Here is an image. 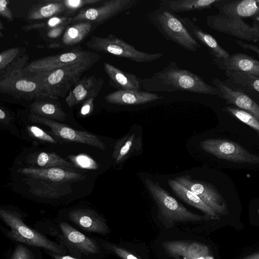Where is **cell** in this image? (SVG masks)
<instances>
[{
	"instance_id": "17",
	"label": "cell",
	"mask_w": 259,
	"mask_h": 259,
	"mask_svg": "<svg viewBox=\"0 0 259 259\" xmlns=\"http://www.w3.org/2000/svg\"><path fill=\"white\" fill-rule=\"evenodd\" d=\"M165 252L175 259H214L209 247L199 242L172 240L163 242Z\"/></svg>"
},
{
	"instance_id": "24",
	"label": "cell",
	"mask_w": 259,
	"mask_h": 259,
	"mask_svg": "<svg viewBox=\"0 0 259 259\" xmlns=\"http://www.w3.org/2000/svg\"><path fill=\"white\" fill-rule=\"evenodd\" d=\"M105 72L110 80V83L117 90L140 91L142 84L139 77L133 73L122 71L107 62L103 63Z\"/></svg>"
},
{
	"instance_id": "51",
	"label": "cell",
	"mask_w": 259,
	"mask_h": 259,
	"mask_svg": "<svg viewBox=\"0 0 259 259\" xmlns=\"http://www.w3.org/2000/svg\"><path fill=\"white\" fill-rule=\"evenodd\" d=\"M0 28L1 30H2L3 28H4V27H3V23L1 21L0 22Z\"/></svg>"
},
{
	"instance_id": "18",
	"label": "cell",
	"mask_w": 259,
	"mask_h": 259,
	"mask_svg": "<svg viewBox=\"0 0 259 259\" xmlns=\"http://www.w3.org/2000/svg\"><path fill=\"white\" fill-rule=\"evenodd\" d=\"M68 220L84 232L105 235L110 229L105 219L90 208H75L69 211Z\"/></svg>"
},
{
	"instance_id": "13",
	"label": "cell",
	"mask_w": 259,
	"mask_h": 259,
	"mask_svg": "<svg viewBox=\"0 0 259 259\" xmlns=\"http://www.w3.org/2000/svg\"><path fill=\"white\" fill-rule=\"evenodd\" d=\"M139 0H109L97 7L83 9L73 17L71 23L90 21L96 26L102 24L122 12L139 4Z\"/></svg>"
},
{
	"instance_id": "40",
	"label": "cell",
	"mask_w": 259,
	"mask_h": 259,
	"mask_svg": "<svg viewBox=\"0 0 259 259\" xmlns=\"http://www.w3.org/2000/svg\"><path fill=\"white\" fill-rule=\"evenodd\" d=\"M103 0H64L66 7V13H70L85 6L103 2Z\"/></svg>"
},
{
	"instance_id": "42",
	"label": "cell",
	"mask_w": 259,
	"mask_h": 259,
	"mask_svg": "<svg viewBox=\"0 0 259 259\" xmlns=\"http://www.w3.org/2000/svg\"><path fill=\"white\" fill-rule=\"evenodd\" d=\"M9 1L0 0V14L9 21L13 20V14L8 7Z\"/></svg>"
},
{
	"instance_id": "10",
	"label": "cell",
	"mask_w": 259,
	"mask_h": 259,
	"mask_svg": "<svg viewBox=\"0 0 259 259\" xmlns=\"http://www.w3.org/2000/svg\"><path fill=\"white\" fill-rule=\"evenodd\" d=\"M0 92L26 100H55L43 91L37 82L24 75L22 70L0 79Z\"/></svg>"
},
{
	"instance_id": "1",
	"label": "cell",
	"mask_w": 259,
	"mask_h": 259,
	"mask_svg": "<svg viewBox=\"0 0 259 259\" xmlns=\"http://www.w3.org/2000/svg\"><path fill=\"white\" fill-rule=\"evenodd\" d=\"M17 172L25 176L30 192L47 198H58L70 194L72 192L70 184L85 178L72 168L62 167H23Z\"/></svg>"
},
{
	"instance_id": "7",
	"label": "cell",
	"mask_w": 259,
	"mask_h": 259,
	"mask_svg": "<svg viewBox=\"0 0 259 259\" xmlns=\"http://www.w3.org/2000/svg\"><path fill=\"white\" fill-rule=\"evenodd\" d=\"M58 242L67 250L68 255L77 259H99L102 248L97 239L86 236L66 222L58 224Z\"/></svg>"
},
{
	"instance_id": "22",
	"label": "cell",
	"mask_w": 259,
	"mask_h": 259,
	"mask_svg": "<svg viewBox=\"0 0 259 259\" xmlns=\"http://www.w3.org/2000/svg\"><path fill=\"white\" fill-rule=\"evenodd\" d=\"M212 61L225 71H240L259 76V61L242 53L233 54L226 58L212 59Z\"/></svg>"
},
{
	"instance_id": "3",
	"label": "cell",
	"mask_w": 259,
	"mask_h": 259,
	"mask_svg": "<svg viewBox=\"0 0 259 259\" xmlns=\"http://www.w3.org/2000/svg\"><path fill=\"white\" fill-rule=\"evenodd\" d=\"M100 59L80 62L44 73H23L37 82L46 94L57 100L59 97H65L80 79L82 73Z\"/></svg>"
},
{
	"instance_id": "34",
	"label": "cell",
	"mask_w": 259,
	"mask_h": 259,
	"mask_svg": "<svg viewBox=\"0 0 259 259\" xmlns=\"http://www.w3.org/2000/svg\"><path fill=\"white\" fill-rule=\"evenodd\" d=\"M26 48L14 47L2 52L0 54V71L4 70L19 57L24 54Z\"/></svg>"
},
{
	"instance_id": "25",
	"label": "cell",
	"mask_w": 259,
	"mask_h": 259,
	"mask_svg": "<svg viewBox=\"0 0 259 259\" xmlns=\"http://www.w3.org/2000/svg\"><path fill=\"white\" fill-rule=\"evenodd\" d=\"M156 94L147 91H131L117 90L107 95L104 99L109 103L122 105H139L163 99Z\"/></svg>"
},
{
	"instance_id": "39",
	"label": "cell",
	"mask_w": 259,
	"mask_h": 259,
	"mask_svg": "<svg viewBox=\"0 0 259 259\" xmlns=\"http://www.w3.org/2000/svg\"><path fill=\"white\" fill-rule=\"evenodd\" d=\"M27 130L30 135L40 141L51 144H57L59 142L50 135L36 126H28Z\"/></svg>"
},
{
	"instance_id": "4",
	"label": "cell",
	"mask_w": 259,
	"mask_h": 259,
	"mask_svg": "<svg viewBox=\"0 0 259 259\" xmlns=\"http://www.w3.org/2000/svg\"><path fill=\"white\" fill-rule=\"evenodd\" d=\"M0 217L9 227L8 230L4 228V234L9 238L19 243L41 248L56 254H67V250L62 244L50 240L27 225L21 214L16 211L1 208Z\"/></svg>"
},
{
	"instance_id": "52",
	"label": "cell",
	"mask_w": 259,
	"mask_h": 259,
	"mask_svg": "<svg viewBox=\"0 0 259 259\" xmlns=\"http://www.w3.org/2000/svg\"><path fill=\"white\" fill-rule=\"evenodd\" d=\"M256 24L258 25V26H259V21H255Z\"/></svg>"
},
{
	"instance_id": "8",
	"label": "cell",
	"mask_w": 259,
	"mask_h": 259,
	"mask_svg": "<svg viewBox=\"0 0 259 259\" xmlns=\"http://www.w3.org/2000/svg\"><path fill=\"white\" fill-rule=\"evenodd\" d=\"M85 46L96 52L109 54L137 63L156 61L162 57L161 53H149L137 50L133 45L113 34L106 37L92 35Z\"/></svg>"
},
{
	"instance_id": "50",
	"label": "cell",
	"mask_w": 259,
	"mask_h": 259,
	"mask_svg": "<svg viewBox=\"0 0 259 259\" xmlns=\"http://www.w3.org/2000/svg\"><path fill=\"white\" fill-rule=\"evenodd\" d=\"M253 21H259V13L257 14V15L252 19Z\"/></svg>"
},
{
	"instance_id": "19",
	"label": "cell",
	"mask_w": 259,
	"mask_h": 259,
	"mask_svg": "<svg viewBox=\"0 0 259 259\" xmlns=\"http://www.w3.org/2000/svg\"><path fill=\"white\" fill-rule=\"evenodd\" d=\"M101 77L94 75L84 76L71 88L65 98L67 105L71 108L99 95L104 83Z\"/></svg>"
},
{
	"instance_id": "9",
	"label": "cell",
	"mask_w": 259,
	"mask_h": 259,
	"mask_svg": "<svg viewBox=\"0 0 259 259\" xmlns=\"http://www.w3.org/2000/svg\"><path fill=\"white\" fill-rule=\"evenodd\" d=\"M97 58H101L100 55L97 53L74 49L34 60L26 65L22 72L24 74L44 73L66 65Z\"/></svg>"
},
{
	"instance_id": "47",
	"label": "cell",
	"mask_w": 259,
	"mask_h": 259,
	"mask_svg": "<svg viewBox=\"0 0 259 259\" xmlns=\"http://www.w3.org/2000/svg\"><path fill=\"white\" fill-rule=\"evenodd\" d=\"M48 253L52 256V257L54 258V259H77L68 254L59 255L50 252H48Z\"/></svg>"
},
{
	"instance_id": "14",
	"label": "cell",
	"mask_w": 259,
	"mask_h": 259,
	"mask_svg": "<svg viewBox=\"0 0 259 259\" xmlns=\"http://www.w3.org/2000/svg\"><path fill=\"white\" fill-rule=\"evenodd\" d=\"M28 118L34 123L48 126L51 129L50 133L59 139L88 145L102 150L106 149L105 144L98 137L87 132L75 130L56 120L32 113Z\"/></svg>"
},
{
	"instance_id": "2",
	"label": "cell",
	"mask_w": 259,
	"mask_h": 259,
	"mask_svg": "<svg viewBox=\"0 0 259 259\" xmlns=\"http://www.w3.org/2000/svg\"><path fill=\"white\" fill-rule=\"evenodd\" d=\"M139 80L142 88L147 92L171 93L178 91L218 96L217 89L209 84L199 75L179 67L171 61L161 70L151 76Z\"/></svg>"
},
{
	"instance_id": "28",
	"label": "cell",
	"mask_w": 259,
	"mask_h": 259,
	"mask_svg": "<svg viewBox=\"0 0 259 259\" xmlns=\"http://www.w3.org/2000/svg\"><path fill=\"white\" fill-rule=\"evenodd\" d=\"M66 12L64 0L43 1L31 7L28 12L27 18L32 20H41Z\"/></svg>"
},
{
	"instance_id": "29",
	"label": "cell",
	"mask_w": 259,
	"mask_h": 259,
	"mask_svg": "<svg viewBox=\"0 0 259 259\" xmlns=\"http://www.w3.org/2000/svg\"><path fill=\"white\" fill-rule=\"evenodd\" d=\"M220 0H162L160 6L170 12H187L209 9Z\"/></svg>"
},
{
	"instance_id": "46",
	"label": "cell",
	"mask_w": 259,
	"mask_h": 259,
	"mask_svg": "<svg viewBox=\"0 0 259 259\" xmlns=\"http://www.w3.org/2000/svg\"><path fill=\"white\" fill-rule=\"evenodd\" d=\"M65 29V26H59L51 28L48 33L49 37L54 38L59 36Z\"/></svg>"
},
{
	"instance_id": "16",
	"label": "cell",
	"mask_w": 259,
	"mask_h": 259,
	"mask_svg": "<svg viewBox=\"0 0 259 259\" xmlns=\"http://www.w3.org/2000/svg\"><path fill=\"white\" fill-rule=\"evenodd\" d=\"M211 82L218 90V96L227 104L247 111L259 120V103L257 101L218 78H214Z\"/></svg>"
},
{
	"instance_id": "43",
	"label": "cell",
	"mask_w": 259,
	"mask_h": 259,
	"mask_svg": "<svg viewBox=\"0 0 259 259\" xmlns=\"http://www.w3.org/2000/svg\"><path fill=\"white\" fill-rule=\"evenodd\" d=\"M94 99L90 98L84 101L80 111L81 115L86 116L91 113L93 109Z\"/></svg>"
},
{
	"instance_id": "38",
	"label": "cell",
	"mask_w": 259,
	"mask_h": 259,
	"mask_svg": "<svg viewBox=\"0 0 259 259\" xmlns=\"http://www.w3.org/2000/svg\"><path fill=\"white\" fill-rule=\"evenodd\" d=\"M32 248V246L27 245L18 244L13 252L11 259H36Z\"/></svg>"
},
{
	"instance_id": "23",
	"label": "cell",
	"mask_w": 259,
	"mask_h": 259,
	"mask_svg": "<svg viewBox=\"0 0 259 259\" xmlns=\"http://www.w3.org/2000/svg\"><path fill=\"white\" fill-rule=\"evenodd\" d=\"M224 80L228 85L242 91L256 101L259 100V76L248 73L226 70Z\"/></svg>"
},
{
	"instance_id": "5",
	"label": "cell",
	"mask_w": 259,
	"mask_h": 259,
	"mask_svg": "<svg viewBox=\"0 0 259 259\" xmlns=\"http://www.w3.org/2000/svg\"><path fill=\"white\" fill-rule=\"evenodd\" d=\"M145 183L157 206L158 217L167 228L172 227L179 223L198 222L211 220L205 214H198L187 209L157 182L146 179Z\"/></svg>"
},
{
	"instance_id": "31",
	"label": "cell",
	"mask_w": 259,
	"mask_h": 259,
	"mask_svg": "<svg viewBox=\"0 0 259 259\" xmlns=\"http://www.w3.org/2000/svg\"><path fill=\"white\" fill-rule=\"evenodd\" d=\"M94 24L90 21H81L73 24L65 30L62 37V43L67 46L79 44L94 28Z\"/></svg>"
},
{
	"instance_id": "44",
	"label": "cell",
	"mask_w": 259,
	"mask_h": 259,
	"mask_svg": "<svg viewBox=\"0 0 259 259\" xmlns=\"http://www.w3.org/2000/svg\"><path fill=\"white\" fill-rule=\"evenodd\" d=\"M236 44L243 50L256 53L259 57V47L252 44L244 42L240 40L235 41Z\"/></svg>"
},
{
	"instance_id": "49",
	"label": "cell",
	"mask_w": 259,
	"mask_h": 259,
	"mask_svg": "<svg viewBox=\"0 0 259 259\" xmlns=\"http://www.w3.org/2000/svg\"><path fill=\"white\" fill-rule=\"evenodd\" d=\"M242 259H259V252L250 254Z\"/></svg>"
},
{
	"instance_id": "26",
	"label": "cell",
	"mask_w": 259,
	"mask_h": 259,
	"mask_svg": "<svg viewBox=\"0 0 259 259\" xmlns=\"http://www.w3.org/2000/svg\"><path fill=\"white\" fill-rule=\"evenodd\" d=\"M168 184L170 189L181 200L209 217L211 220H219L220 215L204 202L196 194L192 192L175 180L169 179Z\"/></svg>"
},
{
	"instance_id": "35",
	"label": "cell",
	"mask_w": 259,
	"mask_h": 259,
	"mask_svg": "<svg viewBox=\"0 0 259 259\" xmlns=\"http://www.w3.org/2000/svg\"><path fill=\"white\" fill-rule=\"evenodd\" d=\"M102 249L112 252L121 259H140L130 251L112 242L97 239Z\"/></svg>"
},
{
	"instance_id": "12",
	"label": "cell",
	"mask_w": 259,
	"mask_h": 259,
	"mask_svg": "<svg viewBox=\"0 0 259 259\" xmlns=\"http://www.w3.org/2000/svg\"><path fill=\"white\" fill-rule=\"evenodd\" d=\"M201 148L215 157L238 163H259V157L239 144L221 139H207L200 143Z\"/></svg>"
},
{
	"instance_id": "6",
	"label": "cell",
	"mask_w": 259,
	"mask_h": 259,
	"mask_svg": "<svg viewBox=\"0 0 259 259\" xmlns=\"http://www.w3.org/2000/svg\"><path fill=\"white\" fill-rule=\"evenodd\" d=\"M150 23L167 40L171 41L187 51L196 52L201 48L188 32L177 15L160 7L148 14Z\"/></svg>"
},
{
	"instance_id": "20",
	"label": "cell",
	"mask_w": 259,
	"mask_h": 259,
	"mask_svg": "<svg viewBox=\"0 0 259 259\" xmlns=\"http://www.w3.org/2000/svg\"><path fill=\"white\" fill-rule=\"evenodd\" d=\"M213 6L220 13L233 19H252L259 13V0H220Z\"/></svg>"
},
{
	"instance_id": "27",
	"label": "cell",
	"mask_w": 259,
	"mask_h": 259,
	"mask_svg": "<svg viewBox=\"0 0 259 259\" xmlns=\"http://www.w3.org/2000/svg\"><path fill=\"white\" fill-rule=\"evenodd\" d=\"M142 147L140 137L135 133L127 134L119 139L115 143L112 158L116 164L127 159L133 153L139 152Z\"/></svg>"
},
{
	"instance_id": "33",
	"label": "cell",
	"mask_w": 259,
	"mask_h": 259,
	"mask_svg": "<svg viewBox=\"0 0 259 259\" xmlns=\"http://www.w3.org/2000/svg\"><path fill=\"white\" fill-rule=\"evenodd\" d=\"M224 110L259 133V120L250 113L236 107L226 106Z\"/></svg>"
},
{
	"instance_id": "32",
	"label": "cell",
	"mask_w": 259,
	"mask_h": 259,
	"mask_svg": "<svg viewBox=\"0 0 259 259\" xmlns=\"http://www.w3.org/2000/svg\"><path fill=\"white\" fill-rule=\"evenodd\" d=\"M29 108L31 113L54 120L63 121L66 117L59 103L52 101L36 100Z\"/></svg>"
},
{
	"instance_id": "45",
	"label": "cell",
	"mask_w": 259,
	"mask_h": 259,
	"mask_svg": "<svg viewBox=\"0 0 259 259\" xmlns=\"http://www.w3.org/2000/svg\"><path fill=\"white\" fill-rule=\"evenodd\" d=\"M12 118L7 109L1 106L0 108V122L4 125H8Z\"/></svg>"
},
{
	"instance_id": "36",
	"label": "cell",
	"mask_w": 259,
	"mask_h": 259,
	"mask_svg": "<svg viewBox=\"0 0 259 259\" xmlns=\"http://www.w3.org/2000/svg\"><path fill=\"white\" fill-rule=\"evenodd\" d=\"M68 158L75 166L88 169H97L98 164L90 156L83 154L77 155H69Z\"/></svg>"
},
{
	"instance_id": "41",
	"label": "cell",
	"mask_w": 259,
	"mask_h": 259,
	"mask_svg": "<svg viewBox=\"0 0 259 259\" xmlns=\"http://www.w3.org/2000/svg\"><path fill=\"white\" fill-rule=\"evenodd\" d=\"M72 17L54 16L50 18L47 22V26L51 28L65 26L71 23Z\"/></svg>"
},
{
	"instance_id": "15",
	"label": "cell",
	"mask_w": 259,
	"mask_h": 259,
	"mask_svg": "<svg viewBox=\"0 0 259 259\" xmlns=\"http://www.w3.org/2000/svg\"><path fill=\"white\" fill-rule=\"evenodd\" d=\"M175 180L196 194L220 215H226L229 214L225 199L212 185L201 181L193 180L189 175L177 177Z\"/></svg>"
},
{
	"instance_id": "30",
	"label": "cell",
	"mask_w": 259,
	"mask_h": 259,
	"mask_svg": "<svg viewBox=\"0 0 259 259\" xmlns=\"http://www.w3.org/2000/svg\"><path fill=\"white\" fill-rule=\"evenodd\" d=\"M26 162L37 168H51L55 167H67L73 169L75 166L55 153L40 152L29 154Z\"/></svg>"
},
{
	"instance_id": "48",
	"label": "cell",
	"mask_w": 259,
	"mask_h": 259,
	"mask_svg": "<svg viewBox=\"0 0 259 259\" xmlns=\"http://www.w3.org/2000/svg\"><path fill=\"white\" fill-rule=\"evenodd\" d=\"M46 25V23L42 22V23H39L35 24H33L32 25H27L23 27L24 29L26 31L30 30L33 28H42L44 27Z\"/></svg>"
},
{
	"instance_id": "11",
	"label": "cell",
	"mask_w": 259,
	"mask_h": 259,
	"mask_svg": "<svg viewBox=\"0 0 259 259\" xmlns=\"http://www.w3.org/2000/svg\"><path fill=\"white\" fill-rule=\"evenodd\" d=\"M206 22L211 29L235 37L240 40L259 41V26L255 21L250 25L242 19L231 18L219 13L208 15Z\"/></svg>"
},
{
	"instance_id": "21",
	"label": "cell",
	"mask_w": 259,
	"mask_h": 259,
	"mask_svg": "<svg viewBox=\"0 0 259 259\" xmlns=\"http://www.w3.org/2000/svg\"><path fill=\"white\" fill-rule=\"evenodd\" d=\"M177 16L193 37L206 48L212 59H224L230 56V54L219 44L212 35L203 31L189 18Z\"/></svg>"
},
{
	"instance_id": "37",
	"label": "cell",
	"mask_w": 259,
	"mask_h": 259,
	"mask_svg": "<svg viewBox=\"0 0 259 259\" xmlns=\"http://www.w3.org/2000/svg\"><path fill=\"white\" fill-rule=\"evenodd\" d=\"M29 57L26 54H23L14 61L11 63L4 70L0 71V79L6 77L17 71L22 70L26 66Z\"/></svg>"
}]
</instances>
